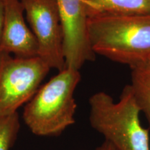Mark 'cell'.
<instances>
[{"mask_svg": "<svg viewBox=\"0 0 150 150\" xmlns=\"http://www.w3.org/2000/svg\"><path fill=\"white\" fill-rule=\"evenodd\" d=\"M92 50L130 67L150 62V13L90 17Z\"/></svg>", "mask_w": 150, "mask_h": 150, "instance_id": "cell-1", "label": "cell"}, {"mask_svg": "<svg viewBox=\"0 0 150 150\" xmlns=\"http://www.w3.org/2000/svg\"><path fill=\"white\" fill-rule=\"evenodd\" d=\"M91 127L117 150H150L149 129L141 125V111L130 84L125 86L115 102L105 92L89 99Z\"/></svg>", "mask_w": 150, "mask_h": 150, "instance_id": "cell-2", "label": "cell"}, {"mask_svg": "<svg viewBox=\"0 0 150 150\" xmlns=\"http://www.w3.org/2000/svg\"><path fill=\"white\" fill-rule=\"evenodd\" d=\"M81 78L79 70L66 67L39 88L23 112L24 123L33 134L59 136L75 122L74 94Z\"/></svg>", "mask_w": 150, "mask_h": 150, "instance_id": "cell-3", "label": "cell"}, {"mask_svg": "<svg viewBox=\"0 0 150 150\" xmlns=\"http://www.w3.org/2000/svg\"><path fill=\"white\" fill-rule=\"evenodd\" d=\"M50 70L38 56L22 59L0 52V116L16 113L29 102Z\"/></svg>", "mask_w": 150, "mask_h": 150, "instance_id": "cell-4", "label": "cell"}, {"mask_svg": "<svg viewBox=\"0 0 150 150\" xmlns=\"http://www.w3.org/2000/svg\"><path fill=\"white\" fill-rule=\"evenodd\" d=\"M30 29L38 42V55L51 69L66 68L63 33L56 0H21Z\"/></svg>", "mask_w": 150, "mask_h": 150, "instance_id": "cell-5", "label": "cell"}, {"mask_svg": "<svg viewBox=\"0 0 150 150\" xmlns=\"http://www.w3.org/2000/svg\"><path fill=\"white\" fill-rule=\"evenodd\" d=\"M63 33V53L67 68L79 70L94 61L88 31V16L83 0H56Z\"/></svg>", "mask_w": 150, "mask_h": 150, "instance_id": "cell-6", "label": "cell"}, {"mask_svg": "<svg viewBox=\"0 0 150 150\" xmlns=\"http://www.w3.org/2000/svg\"><path fill=\"white\" fill-rule=\"evenodd\" d=\"M4 16L0 52L14 54L15 57L28 59L38 55L34 34L24 19L21 0H4Z\"/></svg>", "mask_w": 150, "mask_h": 150, "instance_id": "cell-7", "label": "cell"}, {"mask_svg": "<svg viewBox=\"0 0 150 150\" xmlns=\"http://www.w3.org/2000/svg\"><path fill=\"white\" fill-rule=\"evenodd\" d=\"M88 18L100 15L150 13V0H83Z\"/></svg>", "mask_w": 150, "mask_h": 150, "instance_id": "cell-8", "label": "cell"}, {"mask_svg": "<svg viewBox=\"0 0 150 150\" xmlns=\"http://www.w3.org/2000/svg\"><path fill=\"white\" fill-rule=\"evenodd\" d=\"M131 69L130 86L140 111L147 117L150 129V62Z\"/></svg>", "mask_w": 150, "mask_h": 150, "instance_id": "cell-9", "label": "cell"}, {"mask_svg": "<svg viewBox=\"0 0 150 150\" xmlns=\"http://www.w3.org/2000/svg\"><path fill=\"white\" fill-rule=\"evenodd\" d=\"M20 129L18 112L0 116V150H10L13 145Z\"/></svg>", "mask_w": 150, "mask_h": 150, "instance_id": "cell-10", "label": "cell"}, {"mask_svg": "<svg viewBox=\"0 0 150 150\" xmlns=\"http://www.w3.org/2000/svg\"><path fill=\"white\" fill-rule=\"evenodd\" d=\"M4 16V0H0V42L2 34Z\"/></svg>", "mask_w": 150, "mask_h": 150, "instance_id": "cell-11", "label": "cell"}, {"mask_svg": "<svg viewBox=\"0 0 150 150\" xmlns=\"http://www.w3.org/2000/svg\"><path fill=\"white\" fill-rule=\"evenodd\" d=\"M95 150H117L116 148L112 146L111 144L107 141H105L99 147H97Z\"/></svg>", "mask_w": 150, "mask_h": 150, "instance_id": "cell-12", "label": "cell"}]
</instances>
